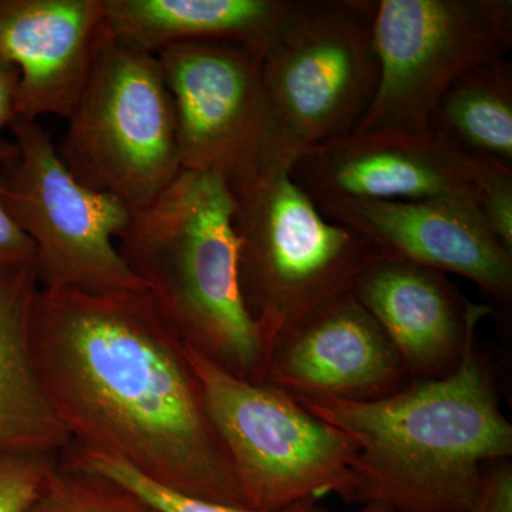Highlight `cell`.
Returning <instances> with one entry per match:
<instances>
[{
  "label": "cell",
  "instance_id": "6da1fadb",
  "mask_svg": "<svg viewBox=\"0 0 512 512\" xmlns=\"http://www.w3.org/2000/svg\"><path fill=\"white\" fill-rule=\"evenodd\" d=\"M29 350L72 443L168 490L245 507L187 346L148 288H37Z\"/></svg>",
  "mask_w": 512,
  "mask_h": 512
},
{
  "label": "cell",
  "instance_id": "7a4b0ae2",
  "mask_svg": "<svg viewBox=\"0 0 512 512\" xmlns=\"http://www.w3.org/2000/svg\"><path fill=\"white\" fill-rule=\"evenodd\" d=\"M298 402L355 443L353 500L397 512L466 511L484 464L512 454V426L476 333L443 379L413 380L373 402Z\"/></svg>",
  "mask_w": 512,
  "mask_h": 512
},
{
  "label": "cell",
  "instance_id": "3957f363",
  "mask_svg": "<svg viewBox=\"0 0 512 512\" xmlns=\"http://www.w3.org/2000/svg\"><path fill=\"white\" fill-rule=\"evenodd\" d=\"M232 211L224 178L183 170L133 212L117 248L187 348L228 375L264 382L271 346L242 298Z\"/></svg>",
  "mask_w": 512,
  "mask_h": 512
},
{
  "label": "cell",
  "instance_id": "277c9868",
  "mask_svg": "<svg viewBox=\"0 0 512 512\" xmlns=\"http://www.w3.org/2000/svg\"><path fill=\"white\" fill-rule=\"evenodd\" d=\"M293 161L272 151L228 183L242 298L271 348L282 330L349 292L379 256L322 214L293 180Z\"/></svg>",
  "mask_w": 512,
  "mask_h": 512
},
{
  "label": "cell",
  "instance_id": "5b68a950",
  "mask_svg": "<svg viewBox=\"0 0 512 512\" xmlns=\"http://www.w3.org/2000/svg\"><path fill=\"white\" fill-rule=\"evenodd\" d=\"M376 0H291L262 50L274 150L298 157L355 131L375 99Z\"/></svg>",
  "mask_w": 512,
  "mask_h": 512
},
{
  "label": "cell",
  "instance_id": "8992f818",
  "mask_svg": "<svg viewBox=\"0 0 512 512\" xmlns=\"http://www.w3.org/2000/svg\"><path fill=\"white\" fill-rule=\"evenodd\" d=\"M66 121L57 153L67 170L133 212L153 204L183 171L173 97L157 56L124 45L109 28Z\"/></svg>",
  "mask_w": 512,
  "mask_h": 512
},
{
  "label": "cell",
  "instance_id": "52a82bcc",
  "mask_svg": "<svg viewBox=\"0 0 512 512\" xmlns=\"http://www.w3.org/2000/svg\"><path fill=\"white\" fill-rule=\"evenodd\" d=\"M205 409L245 507L274 511L320 495H355V443L266 382L228 375L187 348Z\"/></svg>",
  "mask_w": 512,
  "mask_h": 512
},
{
  "label": "cell",
  "instance_id": "ba28073f",
  "mask_svg": "<svg viewBox=\"0 0 512 512\" xmlns=\"http://www.w3.org/2000/svg\"><path fill=\"white\" fill-rule=\"evenodd\" d=\"M9 130L15 150L0 165V201L35 245L39 288L92 293L147 288L114 244L133 211L80 183L39 121L16 117Z\"/></svg>",
  "mask_w": 512,
  "mask_h": 512
},
{
  "label": "cell",
  "instance_id": "9c48e42d",
  "mask_svg": "<svg viewBox=\"0 0 512 512\" xmlns=\"http://www.w3.org/2000/svg\"><path fill=\"white\" fill-rule=\"evenodd\" d=\"M380 76L355 131L429 130L431 110L468 70L512 49L511 0H376Z\"/></svg>",
  "mask_w": 512,
  "mask_h": 512
},
{
  "label": "cell",
  "instance_id": "30bf717a",
  "mask_svg": "<svg viewBox=\"0 0 512 512\" xmlns=\"http://www.w3.org/2000/svg\"><path fill=\"white\" fill-rule=\"evenodd\" d=\"M157 59L173 97L183 170L229 183L274 151L261 50L181 43Z\"/></svg>",
  "mask_w": 512,
  "mask_h": 512
},
{
  "label": "cell",
  "instance_id": "8fae6325",
  "mask_svg": "<svg viewBox=\"0 0 512 512\" xmlns=\"http://www.w3.org/2000/svg\"><path fill=\"white\" fill-rule=\"evenodd\" d=\"M478 158L430 130L352 131L303 151L291 174L316 205L471 197Z\"/></svg>",
  "mask_w": 512,
  "mask_h": 512
},
{
  "label": "cell",
  "instance_id": "7c38bea8",
  "mask_svg": "<svg viewBox=\"0 0 512 512\" xmlns=\"http://www.w3.org/2000/svg\"><path fill=\"white\" fill-rule=\"evenodd\" d=\"M264 382L296 400L373 402L412 379L393 343L352 292L282 330Z\"/></svg>",
  "mask_w": 512,
  "mask_h": 512
},
{
  "label": "cell",
  "instance_id": "4fadbf2b",
  "mask_svg": "<svg viewBox=\"0 0 512 512\" xmlns=\"http://www.w3.org/2000/svg\"><path fill=\"white\" fill-rule=\"evenodd\" d=\"M318 207L366 239L380 258L463 276L494 301H511L512 252L494 237L471 197L345 200Z\"/></svg>",
  "mask_w": 512,
  "mask_h": 512
},
{
  "label": "cell",
  "instance_id": "5bb4252c",
  "mask_svg": "<svg viewBox=\"0 0 512 512\" xmlns=\"http://www.w3.org/2000/svg\"><path fill=\"white\" fill-rule=\"evenodd\" d=\"M350 292L393 343L410 379L436 380L456 372L470 336L490 305L468 301L446 275L377 256Z\"/></svg>",
  "mask_w": 512,
  "mask_h": 512
},
{
  "label": "cell",
  "instance_id": "9a60e30c",
  "mask_svg": "<svg viewBox=\"0 0 512 512\" xmlns=\"http://www.w3.org/2000/svg\"><path fill=\"white\" fill-rule=\"evenodd\" d=\"M106 28L103 0H0V56L18 69L19 117L72 116Z\"/></svg>",
  "mask_w": 512,
  "mask_h": 512
},
{
  "label": "cell",
  "instance_id": "2e32d148",
  "mask_svg": "<svg viewBox=\"0 0 512 512\" xmlns=\"http://www.w3.org/2000/svg\"><path fill=\"white\" fill-rule=\"evenodd\" d=\"M291 0H103L107 28L124 45L157 56L181 43L264 50Z\"/></svg>",
  "mask_w": 512,
  "mask_h": 512
},
{
  "label": "cell",
  "instance_id": "e0dca14e",
  "mask_svg": "<svg viewBox=\"0 0 512 512\" xmlns=\"http://www.w3.org/2000/svg\"><path fill=\"white\" fill-rule=\"evenodd\" d=\"M37 288L30 266L0 269V451L62 454L72 437L30 357L29 316Z\"/></svg>",
  "mask_w": 512,
  "mask_h": 512
},
{
  "label": "cell",
  "instance_id": "ac0fdd59",
  "mask_svg": "<svg viewBox=\"0 0 512 512\" xmlns=\"http://www.w3.org/2000/svg\"><path fill=\"white\" fill-rule=\"evenodd\" d=\"M429 130L468 157L512 168V62L498 57L468 70L431 110Z\"/></svg>",
  "mask_w": 512,
  "mask_h": 512
},
{
  "label": "cell",
  "instance_id": "d6986e66",
  "mask_svg": "<svg viewBox=\"0 0 512 512\" xmlns=\"http://www.w3.org/2000/svg\"><path fill=\"white\" fill-rule=\"evenodd\" d=\"M60 460L66 467L94 474V476L109 478L123 487L130 488L131 491L146 498L163 512H311L313 504L316 503V500H306L281 508V510L259 511L248 507H239V505L201 500V498L168 490L163 485L153 483L148 478L141 476L140 473L116 458L90 450V448L77 446L74 443L63 451Z\"/></svg>",
  "mask_w": 512,
  "mask_h": 512
},
{
  "label": "cell",
  "instance_id": "ffe728a7",
  "mask_svg": "<svg viewBox=\"0 0 512 512\" xmlns=\"http://www.w3.org/2000/svg\"><path fill=\"white\" fill-rule=\"evenodd\" d=\"M32 512H163L130 488L60 461Z\"/></svg>",
  "mask_w": 512,
  "mask_h": 512
},
{
  "label": "cell",
  "instance_id": "44dd1931",
  "mask_svg": "<svg viewBox=\"0 0 512 512\" xmlns=\"http://www.w3.org/2000/svg\"><path fill=\"white\" fill-rule=\"evenodd\" d=\"M62 454L0 451V512H32Z\"/></svg>",
  "mask_w": 512,
  "mask_h": 512
},
{
  "label": "cell",
  "instance_id": "7402d4cb",
  "mask_svg": "<svg viewBox=\"0 0 512 512\" xmlns=\"http://www.w3.org/2000/svg\"><path fill=\"white\" fill-rule=\"evenodd\" d=\"M474 201L495 238L512 252V168L478 158Z\"/></svg>",
  "mask_w": 512,
  "mask_h": 512
},
{
  "label": "cell",
  "instance_id": "603a6c76",
  "mask_svg": "<svg viewBox=\"0 0 512 512\" xmlns=\"http://www.w3.org/2000/svg\"><path fill=\"white\" fill-rule=\"evenodd\" d=\"M464 512H512L510 458L484 464L477 493Z\"/></svg>",
  "mask_w": 512,
  "mask_h": 512
},
{
  "label": "cell",
  "instance_id": "cb8c5ba5",
  "mask_svg": "<svg viewBox=\"0 0 512 512\" xmlns=\"http://www.w3.org/2000/svg\"><path fill=\"white\" fill-rule=\"evenodd\" d=\"M13 141L0 138V165L12 156ZM35 245L10 218L0 201V269L23 268L35 264Z\"/></svg>",
  "mask_w": 512,
  "mask_h": 512
},
{
  "label": "cell",
  "instance_id": "d4e9b609",
  "mask_svg": "<svg viewBox=\"0 0 512 512\" xmlns=\"http://www.w3.org/2000/svg\"><path fill=\"white\" fill-rule=\"evenodd\" d=\"M18 69L0 56V133L18 114Z\"/></svg>",
  "mask_w": 512,
  "mask_h": 512
},
{
  "label": "cell",
  "instance_id": "484cf974",
  "mask_svg": "<svg viewBox=\"0 0 512 512\" xmlns=\"http://www.w3.org/2000/svg\"><path fill=\"white\" fill-rule=\"evenodd\" d=\"M311 512H332L329 511L328 508L322 507L318 503L313 504ZM356 512H397L394 511L392 507L389 505H384L380 503H366L363 505V508H360L359 511Z\"/></svg>",
  "mask_w": 512,
  "mask_h": 512
}]
</instances>
